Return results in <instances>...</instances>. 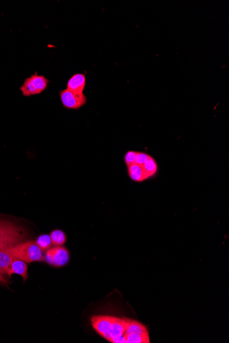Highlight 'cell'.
I'll list each match as a JSON object with an SVG mask.
<instances>
[{
	"label": "cell",
	"instance_id": "1",
	"mask_svg": "<svg viewBox=\"0 0 229 343\" xmlns=\"http://www.w3.org/2000/svg\"><path fill=\"white\" fill-rule=\"evenodd\" d=\"M9 251L14 258L24 261L26 263L32 262H43L45 257L43 251L38 247L36 241L19 242L13 246L9 247Z\"/></svg>",
	"mask_w": 229,
	"mask_h": 343
},
{
	"label": "cell",
	"instance_id": "2",
	"mask_svg": "<svg viewBox=\"0 0 229 343\" xmlns=\"http://www.w3.org/2000/svg\"><path fill=\"white\" fill-rule=\"evenodd\" d=\"M23 238L21 231L12 223L0 221V247H10Z\"/></svg>",
	"mask_w": 229,
	"mask_h": 343
},
{
	"label": "cell",
	"instance_id": "3",
	"mask_svg": "<svg viewBox=\"0 0 229 343\" xmlns=\"http://www.w3.org/2000/svg\"><path fill=\"white\" fill-rule=\"evenodd\" d=\"M49 81L46 78L37 73L32 74L30 77L25 78L20 87V91L23 96L30 97L41 94L45 89Z\"/></svg>",
	"mask_w": 229,
	"mask_h": 343
},
{
	"label": "cell",
	"instance_id": "4",
	"mask_svg": "<svg viewBox=\"0 0 229 343\" xmlns=\"http://www.w3.org/2000/svg\"><path fill=\"white\" fill-rule=\"evenodd\" d=\"M45 261L47 264L56 267L63 266L68 263L69 253L68 250L62 246L49 248L45 253Z\"/></svg>",
	"mask_w": 229,
	"mask_h": 343
},
{
	"label": "cell",
	"instance_id": "5",
	"mask_svg": "<svg viewBox=\"0 0 229 343\" xmlns=\"http://www.w3.org/2000/svg\"><path fill=\"white\" fill-rule=\"evenodd\" d=\"M60 98L63 107L66 109L77 110L87 104V97L85 94H78L68 89L60 91Z\"/></svg>",
	"mask_w": 229,
	"mask_h": 343
},
{
	"label": "cell",
	"instance_id": "6",
	"mask_svg": "<svg viewBox=\"0 0 229 343\" xmlns=\"http://www.w3.org/2000/svg\"><path fill=\"white\" fill-rule=\"evenodd\" d=\"M113 317L107 315H96L91 317V325L93 329L105 339L109 341V334L112 326Z\"/></svg>",
	"mask_w": 229,
	"mask_h": 343
},
{
	"label": "cell",
	"instance_id": "7",
	"mask_svg": "<svg viewBox=\"0 0 229 343\" xmlns=\"http://www.w3.org/2000/svg\"><path fill=\"white\" fill-rule=\"evenodd\" d=\"M86 86V76L83 74H76L71 76L67 84V89L78 94H83Z\"/></svg>",
	"mask_w": 229,
	"mask_h": 343
},
{
	"label": "cell",
	"instance_id": "8",
	"mask_svg": "<svg viewBox=\"0 0 229 343\" xmlns=\"http://www.w3.org/2000/svg\"><path fill=\"white\" fill-rule=\"evenodd\" d=\"M130 321L131 319H120L113 317L112 326H111V332L109 334V342L113 338L124 335Z\"/></svg>",
	"mask_w": 229,
	"mask_h": 343
},
{
	"label": "cell",
	"instance_id": "9",
	"mask_svg": "<svg viewBox=\"0 0 229 343\" xmlns=\"http://www.w3.org/2000/svg\"><path fill=\"white\" fill-rule=\"evenodd\" d=\"M27 265L26 262L24 261L19 260V259L14 258L12 260V264H11L10 269L7 273L8 277L13 274L19 275L23 278V282L27 280L28 277V273H27Z\"/></svg>",
	"mask_w": 229,
	"mask_h": 343
},
{
	"label": "cell",
	"instance_id": "10",
	"mask_svg": "<svg viewBox=\"0 0 229 343\" xmlns=\"http://www.w3.org/2000/svg\"><path fill=\"white\" fill-rule=\"evenodd\" d=\"M14 256L9 251V247H0V273L7 274Z\"/></svg>",
	"mask_w": 229,
	"mask_h": 343
},
{
	"label": "cell",
	"instance_id": "11",
	"mask_svg": "<svg viewBox=\"0 0 229 343\" xmlns=\"http://www.w3.org/2000/svg\"><path fill=\"white\" fill-rule=\"evenodd\" d=\"M128 173L130 178L134 182H142L147 180L141 165L133 164L128 167Z\"/></svg>",
	"mask_w": 229,
	"mask_h": 343
},
{
	"label": "cell",
	"instance_id": "12",
	"mask_svg": "<svg viewBox=\"0 0 229 343\" xmlns=\"http://www.w3.org/2000/svg\"><path fill=\"white\" fill-rule=\"evenodd\" d=\"M125 334H137V335L149 337V332L144 325L141 324L139 321L131 320V319L126 328Z\"/></svg>",
	"mask_w": 229,
	"mask_h": 343
},
{
	"label": "cell",
	"instance_id": "13",
	"mask_svg": "<svg viewBox=\"0 0 229 343\" xmlns=\"http://www.w3.org/2000/svg\"><path fill=\"white\" fill-rule=\"evenodd\" d=\"M142 167L146 179L152 178L155 176L157 170H158V165H157V162L151 156L145 162Z\"/></svg>",
	"mask_w": 229,
	"mask_h": 343
},
{
	"label": "cell",
	"instance_id": "14",
	"mask_svg": "<svg viewBox=\"0 0 229 343\" xmlns=\"http://www.w3.org/2000/svg\"><path fill=\"white\" fill-rule=\"evenodd\" d=\"M51 240H52V245L54 246H62L65 243L67 238H66L65 233L63 231L60 230V229H55L51 232L50 235Z\"/></svg>",
	"mask_w": 229,
	"mask_h": 343
},
{
	"label": "cell",
	"instance_id": "15",
	"mask_svg": "<svg viewBox=\"0 0 229 343\" xmlns=\"http://www.w3.org/2000/svg\"><path fill=\"white\" fill-rule=\"evenodd\" d=\"M126 343H150V337L137 335V334H125Z\"/></svg>",
	"mask_w": 229,
	"mask_h": 343
},
{
	"label": "cell",
	"instance_id": "16",
	"mask_svg": "<svg viewBox=\"0 0 229 343\" xmlns=\"http://www.w3.org/2000/svg\"><path fill=\"white\" fill-rule=\"evenodd\" d=\"M36 243L43 251L49 249L52 246L50 236L47 234L41 235V236L38 237L36 240Z\"/></svg>",
	"mask_w": 229,
	"mask_h": 343
},
{
	"label": "cell",
	"instance_id": "17",
	"mask_svg": "<svg viewBox=\"0 0 229 343\" xmlns=\"http://www.w3.org/2000/svg\"><path fill=\"white\" fill-rule=\"evenodd\" d=\"M137 151H128L124 156V162H125L126 165L131 166L135 164V159H136V156Z\"/></svg>",
	"mask_w": 229,
	"mask_h": 343
},
{
	"label": "cell",
	"instance_id": "18",
	"mask_svg": "<svg viewBox=\"0 0 229 343\" xmlns=\"http://www.w3.org/2000/svg\"><path fill=\"white\" fill-rule=\"evenodd\" d=\"M150 156V155L146 154V153L138 152V151H137L136 159H135V164L142 166L145 163V162L149 158Z\"/></svg>",
	"mask_w": 229,
	"mask_h": 343
},
{
	"label": "cell",
	"instance_id": "19",
	"mask_svg": "<svg viewBox=\"0 0 229 343\" xmlns=\"http://www.w3.org/2000/svg\"><path fill=\"white\" fill-rule=\"evenodd\" d=\"M0 282L5 283V284H6L7 283L6 280H5L4 278H3L2 274H1V273H0Z\"/></svg>",
	"mask_w": 229,
	"mask_h": 343
}]
</instances>
